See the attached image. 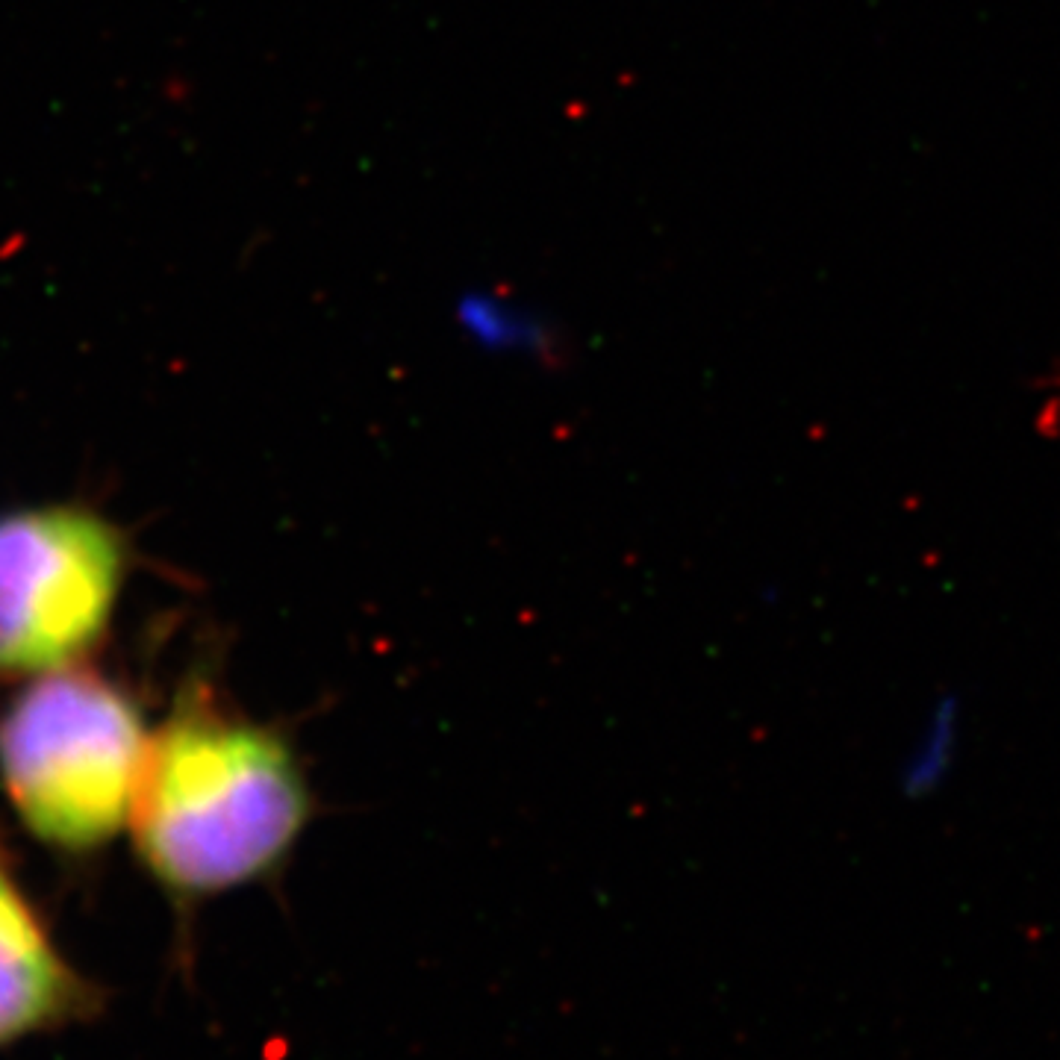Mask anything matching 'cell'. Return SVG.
<instances>
[{
    "label": "cell",
    "instance_id": "obj_1",
    "mask_svg": "<svg viewBox=\"0 0 1060 1060\" xmlns=\"http://www.w3.org/2000/svg\"><path fill=\"white\" fill-rule=\"evenodd\" d=\"M313 813L286 734L186 692L148 740L127 828L165 893L195 904L277 875Z\"/></svg>",
    "mask_w": 1060,
    "mask_h": 1060
},
{
    "label": "cell",
    "instance_id": "obj_2",
    "mask_svg": "<svg viewBox=\"0 0 1060 1060\" xmlns=\"http://www.w3.org/2000/svg\"><path fill=\"white\" fill-rule=\"evenodd\" d=\"M133 701L95 672L53 669L0 722V781L48 846H104L127 822L148 751Z\"/></svg>",
    "mask_w": 1060,
    "mask_h": 1060
},
{
    "label": "cell",
    "instance_id": "obj_3",
    "mask_svg": "<svg viewBox=\"0 0 1060 1060\" xmlns=\"http://www.w3.org/2000/svg\"><path fill=\"white\" fill-rule=\"evenodd\" d=\"M124 581V545L80 507L0 519V672H53L106 631Z\"/></svg>",
    "mask_w": 1060,
    "mask_h": 1060
},
{
    "label": "cell",
    "instance_id": "obj_4",
    "mask_svg": "<svg viewBox=\"0 0 1060 1060\" xmlns=\"http://www.w3.org/2000/svg\"><path fill=\"white\" fill-rule=\"evenodd\" d=\"M92 1010V987L56 949L42 916L0 860V1049Z\"/></svg>",
    "mask_w": 1060,
    "mask_h": 1060
},
{
    "label": "cell",
    "instance_id": "obj_5",
    "mask_svg": "<svg viewBox=\"0 0 1060 1060\" xmlns=\"http://www.w3.org/2000/svg\"><path fill=\"white\" fill-rule=\"evenodd\" d=\"M963 704L954 689H943L922 719L916 737L899 766V793L907 801H925L937 795L952 778L960 751Z\"/></svg>",
    "mask_w": 1060,
    "mask_h": 1060
}]
</instances>
